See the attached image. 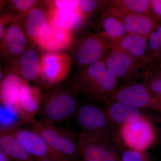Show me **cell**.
I'll return each instance as SVG.
<instances>
[{
  "label": "cell",
  "mask_w": 161,
  "mask_h": 161,
  "mask_svg": "<svg viewBox=\"0 0 161 161\" xmlns=\"http://www.w3.org/2000/svg\"><path fill=\"white\" fill-rule=\"evenodd\" d=\"M148 43L146 61L149 65L161 64V22L151 32Z\"/></svg>",
  "instance_id": "cb8c5ba5"
},
{
  "label": "cell",
  "mask_w": 161,
  "mask_h": 161,
  "mask_svg": "<svg viewBox=\"0 0 161 161\" xmlns=\"http://www.w3.org/2000/svg\"><path fill=\"white\" fill-rule=\"evenodd\" d=\"M47 15L48 23L71 32L80 29L85 18L80 11L64 10L53 6Z\"/></svg>",
  "instance_id": "e0dca14e"
},
{
  "label": "cell",
  "mask_w": 161,
  "mask_h": 161,
  "mask_svg": "<svg viewBox=\"0 0 161 161\" xmlns=\"http://www.w3.org/2000/svg\"><path fill=\"white\" fill-rule=\"evenodd\" d=\"M0 151L13 161H36L17 139L6 131L0 132Z\"/></svg>",
  "instance_id": "ffe728a7"
},
{
  "label": "cell",
  "mask_w": 161,
  "mask_h": 161,
  "mask_svg": "<svg viewBox=\"0 0 161 161\" xmlns=\"http://www.w3.org/2000/svg\"><path fill=\"white\" fill-rule=\"evenodd\" d=\"M8 132L17 139L35 160L46 158L53 161H65L52 150L43 137L32 129L29 130L17 127Z\"/></svg>",
  "instance_id": "9c48e42d"
},
{
  "label": "cell",
  "mask_w": 161,
  "mask_h": 161,
  "mask_svg": "<svg viewBox=\"0 0 161 161\" xmlns=\"http://www.w3.org/2000/svg\"><path fill=\"white\" fill-rule=\"evenodd\" d=\"M36 1L33 0H13L11 1L12 6L15 9L22 11H29L34 8Z\"/></svg>",
  "instance_id": "f546056e"
},
{
  "label": "cell",
  "mask_w": 161,
  "mask_h": 161,
  "mask_svg": "<svg viewBox=\"0 0 161 161\" xmlns=\"http://www.w3.org/2000/svg\"><path fill=\"white\" fill-rule=\"evenodd\" d=\"M105 62L110 72L119 80L127 82L143 78L149 64L144 60L132 58L126 53L113 47L105 58Z\"/></svg>",
  "instance_id": "52a82bcc"
},
{
  "label": "cell",
  "mask_w": 161,
  "mask_h": 161,
  "mask_svg": "<svg viewBox=\"0 0 161 161\" xmlns=\"http://www.w3.org/2000/svg\"><path fill=\"white\" fill-rule=\"evenodd\" d=\"M103 109L109 120L119 129L125 124L145 115L140 109L117 101L105 104Z\"/></svg>",
  "instance_id": "2e32d148"
},
{
  "label": "cell",
  "mask_w": 161,
  "mask_h": 161,
  "mask_svg": "<svg viewBox=\"0 0 161 161\" xmlns=\"http://www.w3.org/2000/svg\"><path fill=\"white\" fill-rule=\"evenodd\" d=\"M78 138L82 161H122L119 143Z\"/></svg>",
  "instance_id": "30bf717a"
},
{
  "label": "cell",
  "mask_w": 161,
  "mask_h": 161,
  "mask_svg": "<svg viewBox=\"0 0 161 161\" xmlns=\"http://www.w3.org/2000/svg\"><path fill=\"white\" fill-rule=\"evenodd\" d=\"M0 161H13L4 153L0 151Z\"/></svg>",
  "instance_id": "1f68e13d"
},
{
  "label": "cell",
  "mask_w": 161,
  "mask_h": 161,
  "mask_svg": "<svg viewBox=\"0 0 161 161\" xmlns=\"http://www.w3.org/2000/svg\"><path fill=\"white\" fill-rule=\"evenodd\" d=\"M80 106L75 93L64 89L56 90L41 110L42 119L55 125L76 116Z\"/></svg>",
  "instance_id": "5b68a950"
},
{
  "label": "cell",
  "mask_w": 161,
  "mask_h": 161,
  "mask_svg": "<svg viewBox=\"0 0 161 161\" xmlns=\"http://www.w3.org/2000/svg\"><path fill=\"white\" fill-rule=\"evenodd\" d=\"M25 81L14 74L6 75L1 80V104L3 107L13 112L19 119L20 92Z\"/></svg>",
  "instance_id": "5bb4252c"
},
{
  "label": "cell",
  "mask_w": 161,
  "mask_h": 161,
  "mask_svg": "<svg viewBox=\"0 0 161 161\" xmlns=\"http://www.w3.org/2000/svg\"><path fill=\"white\" fill-rule=\"evenodd\" d=\"M110 101L119 102L140 109L161 113V98L153 93L142 81L127 82L118 88Z\"/></svg>",
  "instance_id": "277c9868"
},
{
  "label": "cell",
  "mask_w": 161,
  "mask_h": 161,
  "mask_svg": "<svg viewBox=\"0 0 161 161\" xmlns=\"http://www.w3.org/2000/svg\"><path fill=\"white\" fill-rule=\"evenodd\" d=\"M48 24L47 15L43 9L34 8L28 12L26 23V31L34 40L43 34Z\"/></svg>",
  "instance_id": "44dd1931"
},
{
  "label": "cell",
  "mask_w": 161,
  "mask_h": 161,
  "mask_svg": "<svg viewBox=\"0 0 161 161\" xmlns=\"http://www.w3.org/2000/svg\"><path fill=\"white\" fill-rule=\"evenodd\" d=\"M113 45L97 34H87L80 40L75 53V59L84 68L103 60Z\"/></svg>",
  "instance_id": "ba28073f"
},
{
  "label": "cell",
  "mask_w": 161,
  "mask_h": 161,
  "mask_svg": "<svg viewBox=\"0 0 161 161\" xmlns=\"http://www.w3.org/2000/svg\"><path fill=\"white\" fill-rule=\"evenodd\" d=\"M76 117L82 131L78 136L120 142L119 129L110 122L103 109L93 104L83 105L79 107Z\"/></svg>",
  "instance_id": "7a4b0ae2"
},
{
  "label": "cell",
  "mask_w": 161,
  "mask_h": 161,
  "mask_svg": "<svg viewBox=\"0 0 161 161\" xmlns=\"http://www.w3.org/2000/svg\"><path fill=\"white\" fill-rule=\"evenodd\" d=\"M142 81L153 93L161 98V64L150 65Z\"/></svg>",
  "instance_id": "d4e9b609"
},
{
  "label": "cell",
  "mask_w": 161,
  "mask_h": 161,
  "mask_svg": "<svg viewBox=\"0 0 161 161\" xmlns=\"http://www.w3.org/2000/svg\"><path fill=\"white\" fill-rule=\"evenodd\" d=\"M79 2L80 11L85 18L92 16L98 11L103 12L111 5L110 1L81 0Z\"/></svg>",
  "instance_id": "484cf974"
},
{
  "label": "cell",
  "mask_w": 161,
  "mask_h": 161,
  "mask_svg": "<svg viewBox=\"0 0 161 161\" xmlns=\"http://www.w3.org/2000/svg\"><path fill=\"white\" fill-rule=\"evenodd\" d=\"M41 78L48 84L59 83L69 73L71 60L65 54L48 52L40 59Z\"/></svg>",
  "instance_id": "8fae6325"
},
{
  "label": "cell",
  "mask_w": 161,
  "mask_h": 161,
  "mask_svg": "<svg viewBox=\"0 0 161 161\" xmlns=\"http://www.w3.org/2000/svg\"><path fill=\"white\" fill-rule=\"evenodd\" d=\"M151 14L159 22H161V0H150Z\"/></svg>",
  "instance_id": "4dcf8cb0"
},
{
  "label": "cell",
  "mask_w": 161,
  "mask_h": 161,
  "mask_svg": "<svg viewBox=\"0 0 161 161\" xmlns=\"http://www.w3.org/2000/svg\"></svg>",
  "instance_id": "836d02e7"
},
{
  "label": "cell",
  "mask_w": 161,
  "mask_h": 161,
  "mask_svg": "<svg viewBox=\"0 0 161 161\" xmlns=\"http://www.w3.org/2000/svg\"><path fill=\"white\" fill-rule=\"evenodd\" d=\"M121 13L127 33L139 35L148 39L159 22L152 15Z\"/></svg>",
  "instance_id": "ac0fdd59"
},
{
  "label": "cell",
  "mask_w": 161,
  "mask_h": 161,
  "mask_svg": "<svg viewBox=\"0 0 161 161\" xmlns=\"http://www.w3.org/2000/svg\"><path fill=\"white\" fill-rule=\"evenodd\" d=\"M111 3L123 13L152 15L150 0H112Z\"/></svg>",
  "instance_id": "603a6c76"
},
{
  "label": "cell",
  "mask_w": 161,
  "mask_h": 161,
  "mask_svg": "<svg viewBox=\"0 0 161 161\" xmlns=\"http://www.w3.org/2000/svg\"><path fill=\"white\" fill-rule=\"evenodd\" d=\"M41 111V94L37 87L31 86L25 81L20 92L19 119L32 125L36 120L35 116Z\"/></svg>",
  "instance_id": "4fadbf2b"
},
{
  "label": "cell",
  "mask_w": 161,
  "mask_h": 161,
  "mask_svg": "<svg viewBox=\"0 0 161 161\" xmlns=\"http://www.w3.org/2000/svg\"><path fill=\"white\" fill-rule=\"evenodd\" d=\"M42 49L49 52H57L67 48L71 45V31L48 23L44 33L34 40Z\"/></svg>",
  "instance_id": "9a60e30c"
},
{
  "label": "cell",
  "mask_w": 161,
  "mask_h": 161,
  "mask_svg": "<svg viewBox=\"0 0 161 161\" xmlns=\"http://www.w3.org/2000/svg\"><path fill=\"white\" fill-rule=\"evenodd\" d=\"M20 67V78L26 81H33L37 80L40 77L41 78L40 61L26 64Z\"/></svg>",
  "instance_id": "4316f807"
},
{
  "label": "cell",
  "mask_w": 161,
  "mask_h": 161,
  "mask_svg": "<svg viewBox=\"0 0 161 161\" xmlns=\"http://www.w3.org/2000/svg\"><path fill=\"white\" fill-rule=\"evenodd\" d=\"M97 34L113 46L127 34L121 13L111 3L102 13L97 22Z\"/></svg>",
  "instance_id": "7c38bea8"
},
{
  "label": "cell",
  "mask_w": 161,
  "mask_h": 161,
  "mask_svg": "<svg viewBox=\"0 0 161 161\" xmlns=\"http://www.w3.org/2000/svg\"><path fill=\"white\" fill-rule=\"evenodd\" d=\"M118 82L103 59L83 68L75 87L90 100L105 104L118 89Z\"/></svg>",
  "instance_id": "6da1fadb"
},
{
  "label": "cell",
  "mask_w": 161,
  "mask_h": 161,
  "mask_svg": "<svg viewBox=\"0 0 161 161\" xmlns=\"http://www.w3.org/2000/svg\"><path fill=\"white\" fill-rule=\"evenodd\" d=\"M156 136L153 125L146 115L125 124L119 130L120 142L132 150H147L154 143Z\"/></svg>",
  "instance_id": "8992f818"
},
{
  "label": "cell",
  "mask_w": 161,
  "mask_h": 161,
  "mask_svg": "<svg viewBox=\"0 0 161 161\" xmlns=\"http://www.w3.org/2000/svg\"><path fill=\"white\" fill-rule=\"evenodd\" d=\"M3 38L7 49L12 54H20L26 48L27 39L19 25H14L9 27Z\"/></svg>",
  "instance_id": "7402d4cb"
},
{
  "label": "cell",
  "mask_w": 161,
  "mask_h": 161,
  "mask_svg": "<svg viewBox=\"0 0 161 161\" xmlns=\"http://www.w3.org/2000/svg\"><path fill=\"white\" fill-rule=\"evenodd\" d=\"M36 161H53L52 160L49 159L43 158L40 159L36 160Z\"/></svg>",
  "instance_id": "d6a6232c"
},
{
  "label": "cell",
  "mask_w": 161,
  "mask_h": 161,
  "mask_svg": "<svg viewBox=\"0 0 161 161\" xmlns=\"http://www.w3.org/2000/svg\"><path fill=\"white\" fill-rule=\"evenodd\" d=\"M52 150L65 161H82L78 138L71 130L41 119L32 125Z\"/></svg>",
  "instance_id": "3957f363"
},
{
  "label": "cell",
  "mask_w": 161,
  "mask_h": 161,
  "mask_svg": "<svg viewBox=\"0 0 161 161\" xmlns=\"http://www.w3.org/2000/svg\"><path fill=\"white\" fill-rule=\"evenodd\" d=\"M53 7L72 11H80V2L77 0H58L53 2ZM81 12V11H80Z\"/></svg>",
  "instance_id": "f1b7e54d"
},
{
  "label": "cell",
  "mask_w": 161,
  "mask_h": 161,
  "mask_svg": "<svg viewBox=\"0 0 161 161\" xmlns=\"http://www.w3.org/2000/svg\"><path fill=\"white\" fill-rule=\"evenodd\" d=\"M148 44V38L127 33L113 47L125 52L136 60L146 61Z\"/></svg>",
  "instance_id": "d6986e66"
},
{
  "label": "cell",
  "mask_w": 161,
  "mask_h": 161,
  "mask_svg": "<svg viewBox=\"0 0 161 161\" xmlns=\"http://www.w3.org/2000/svg\"><path fill=\"white\" fill-rule=\"evenodd\" d=\"M122 161H151L146 150H120Z\"/></svg>",
  "instance_id": "83f0119b"
}]
</instances>
